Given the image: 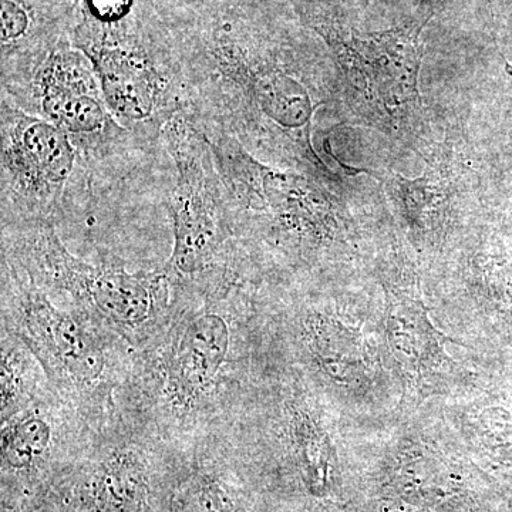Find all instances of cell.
<instances>
[{
	"instance_id": "1",
	"label": "cell",
	"mask_w": 512,
	"mask_h": 512,
	"mask_svg": "<svg viewBox=\"0 0 512 512\" xmlns=\"http://www.w3.org/2000/svg\"><path fill=\"white\" fill-rule=\"evenodd\" d=\"M130 16L116 23L84 16L72 43L93 63L111 116L128 136H161L168 120L190 111V84L178 60Z\"/></svg>"
},
{
	"instance_id": "3",
	"label": "cell",
	"mask_w": 512,
	"mask_h": 512,
	"mask_svg": "<svg viewBox=\"0 0 512 512\" xmlns=\"http://www.w3.org/2000/svg\"><path fill=\"white\" fill-rule=\"evenodd\" d=\"M177 180L167 207L174 227L168 274L194 276L208 271L228 232V202L207 137L188 111L161 130Z\"/></svg>"
},
{
	"instance_id": "13",
	"label": "cell",
	"mask_w": 512,
	"mask_h": 512,
	"mask_svg": "<svg viewBox=\"0 0 512 512\" xmlns=\"http://www.w3.org/2000/svg\"><path fill=\"white\" fill-rule=\"evenodd\" d=\"M174 508L175 512H241L231 490L211 474L190 478L175 495Z\"/></svg>"
},
{
	"instance_id": "2",
	"label": "cell",
	"mask_w": 512,
	"mask_h": 512,
	"mask_svg": "<svg viewBox=\"0 0 512 512\" xmlns=\"http://www.w3.org/2000/svg\"><path fill=\"white\" fill-rule=\"evenodd\" d=\"M15 245L18 268L37 286L69 293L120 329H140L167 299L168 272L130 274L120 266H96L70 254L52 221L28 222Z\"/></svg>"
},
{
	"instance_id": "10",
	"label": "cell",
	"mask_w": 512,
	"mask_h": 512,
	"mask_svg": "<svg viewBox=\"0 0 512 512\" xmlns=\"http://www.w3.org/2000/svg\"><path fill=\"white\" fill-rule=\"evenodd\" d=\"M389 339L393 355L413 372L430 369L440 362L441 336L431 326L419 302L403 301L393 305Z\"/></svg>"
},
{
	"instance_id": "15",
	"label": "cell",
	"mask_w": 512,
	"mask_h": 512,
	"mask_svg": "<svg viewBox=\"0 0 512 512\" xmlns=\"http://www.w3.org/2000/svg\"><path fill=\"white\" fill-rule=\"evenodd\" d=\"M136 0H84V16L101 23H116L133 13Z\"/></svg>"
},
{
	"instance_id": "8",
	"label": "cell",
	"mask_w": 512,
	"mask_h": 512,
	"mask_svg": "<svg viewBox=\"0 0 512 512\" xmlns=\"http://www.w3.org/2000/svg\"><path fill=\"white\" fill-rule=\"evenodd\" d=\"M228 349V325L217 313H204L185 326L165 370L168 393L177 404L190 406L211 392Z\"/></svg>"
},
{
	"instance_id": "6",
	"label": "cell",
	"mask_w": 512,
	"mask_h": 512,
	"mask_svg": "<svg viewBox=\"0 0 512 512\" xmlns=\"http://www.w3.org/2000/svg\"><path fill=\"white\" fill-rule=\"evenodd\" d=\"M19 333L43 365L77 386H93L104 372L96 340L69 313L59 311L32 279L8 264Z\"/></svg>"
},
{
	"instance_id": "9",
	"label": "cell",
	"mask_w": 512,
	"mask_h": 512,
	"mask_svg": "<svg viewBox=\"0 0 512 512\" xmlns=\"http://www.w3.org/2000/svg\"><path fill=\"white\" fill-rule=\"evenodd\" d=\"M305 338L313 355L336 382H360L366 370L365 352L356 335L325 316L305 320Z\"/></svg>"
},
{
	"instance_id": "7",
	"label": "cell",
	"mask_w": 512,
	"mask_h": 512,
	"mask_svg": "<svg viewBox=\"0 0 512 512\" xmlns=\"http://www.w3.org/2000/svg\"><path fill=\"white\" fill-rule=\"evenodd\" d=\"M420 30L404 28L367 37L343 40L328 37L338 43L339 53L359 66L360 73L380 94L384 103L402 104L416 99V77L419 73L421 46Z\"/></svg>"
},
{
	"instance_id": "14",
	"label": "cell",
	"mask_w": 512,
	"mask_h": 512,
	"mask_svg": "<svg viewBox=\"0 0 512 512\" xmlns=\"http://www.w3.org/2000/svg\"><path fill=\"white\" fill-rule=\"evenodd\" d=\"M298 433L306 476L313 491L319 493L328 483V444L309 421H301Z\"/></svg>"
},
{
	"instance_id": "12",
	"label": "cell",
	"mask_w": 512,
	"mask_h": 512,
	"mask_svg": "<svg viewBox=\"0 0 512 512\" xmlns=\"http://www.w3.org/2000/svg\"><path fill=\"white\" fill-rule=\"evenodd\" d=\"M52 430L42 417L25 414L9 421L2 433L3 464L10 470L32 467L49 448Z\"/></svg>"
},
{
	"instance_id": "11",
	"label": "cell",
	"mask_w": 512,
	"mask_h": 512,
	"mask_svg": "<svg viewBox=\"0 0 512 512\" xmlns=\"http://www.w3.org/2000/svg\"><path fill=\"white\" fill-rule=\"evenodd\" d=\"M99 512H143L147 501V478L140 461L131 454L110 458L97 474Z\"/></svg>"
},
{
	"instance_id": "5",
	"label": "cell",
	"mask_w": 512,
	"mask_h": 512,
	"mask_svg": "<svg viewBox=\"0 0 512 512\" xmlns=\"http://www.w3.org/2000/svg\"><path fill=\"white\" fill-rule=\"evenodd\" d=\"M0 121L3 215L50 221L72 181L79 150L60 128L5 96Z\"/></svg>"
},
{
	"instance_id": "4",
	"label": "cell",
	"mask_w": 512,
	"mask_h": 512,
	"mask_svg": "<svg viewBox=\"0 0 512 512\" xmlns=\"http://www.w3.org/2000/svg\"><path fill=\"white\" fill-rule=\"evenodd\" d=\"M2 96L60 128L79 151H97L128 136L111 116L93 63L66 40H57L28 73L2 86Z\"/></svg>"
}]
</instances>
